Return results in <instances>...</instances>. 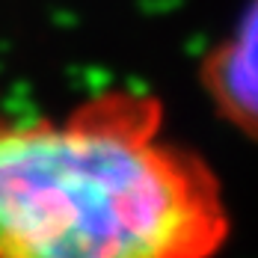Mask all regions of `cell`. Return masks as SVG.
Here are the masks:
<instances>
[{
    "instance_id": "obj_1",
    "label": "cell",
    "mask_w": 258,
    "mask_h": 258,
    "mask_svg": "<svg viewBox=\"0 0 258 258\" xmlns=\"http://www.w3.org/2000/svg\"><path fill=\"white\" fill-rule=\"evenodd\" d=\"M229 237L223 181L166 134L157 95L0 110V258H217Z\"/></svg>"
},
{
    "instance_id": "obj_2",
    "label": "cell",
    "mask_w": 258,
    "mask_h": 258,
    "mask_svg": "<svg viewBox=\"0 0 258 258\" xmlns=\"http://www.w3.org/2000/svg\"><path fill=\"white\" fill-rule=\"evenodd\" d=\"M199 83L214 113L258 143V0H249L226 33L202 56Z\"/></svg>"
}]
</instances>
